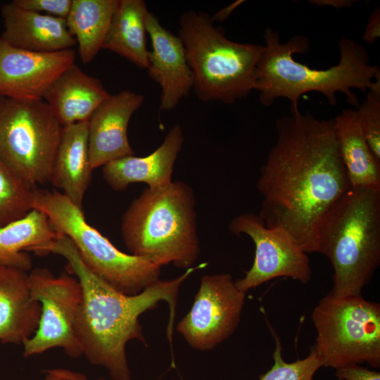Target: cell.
<instances>
[{
	"mask_svg": "<svg viewBox=\"0 0 380 380\" xmlns=\"http://www.w3.org/2000/svg\"><path fill=\"white\" fill-rule=\"evenodd\" d=\"M277 140L256 186L258 215L286 231L306 253L317 252V230L327 211L352 187L340 156L334 119L290 110L276 121Z\"/></svg>",
	"mask_w": 380,
	"mask_h": 380,
	"instance_id": "obj_1",
	"label": "cell"
},
{
	"mask_svg": "<svg viewBox=\"0 0 380 380\" xmlns=\"http://www.w3.org/2000/svg\"><path fill=\"white\" fill-rule=\"evenodd\" d=\"M60 255L67 260L65 271L78 279L82 301L75 323V334L82 355L93 365L105 368L113 380H132L126 355V345L139 341L146 347L139 317L160 301L168 303L170 317L168 338L175 317L179 290L191 274L207 265L202 263L186 270L171 280L158 279L141 293L123 294L96 276L86 266L72 241L60 234L37 252Z\"/></svg>",
	"mask_w": 380,
	"mask_h": 380,
	"instance_id": "obj_2",
	"label": "cell"
},
{
	"mask_svg": "<svg viewBox=\"0 0 380 380\" xmlns=\"http://www.w3.org/2000/svg\"><path fill=\"white\" fill-rule=\"evenodd\" d=\"M264 39L265 45L255 68L254 89L260 92V101L265 106L282 97L291 101V110H298L300 96L311 91L322 94L334 106L339 91L357 109L359 100L352 89L367 93L380 75L379 67L370 64L367 49L353 39L341 38L338 42V63L325 70L312 69L293 58V54L310 49V41L305 36L294 35L281 43L279 32L267 27Z\"/></svg>",
	"mask_w": 380,
	"mask_h": 380,
	"instance_id": "obj_3",
	"label": "cell"
},
{
	"mask_svg": "<svg viewBox=\"0 0 380 380\" xmlns=\"http://www.w3.org/2000/svg\"><path fill=\"white\" fill-rule=\"evenodd\" d=\"M121 234L131 255L160 267H193L201 251L193 189L176 180L144 189L123 214Z\"/></svg>",
	"mask_w": 380,
	"mask_h": 380,
	"instance_id": "obj_4",
	"label": "cell"
},
{
	"mask_svg": "<svg viewBox=\"0 0 380 380\" xmlns=\"http://www.w3.org/2000/svg\"><path fill=\"white\" fill-rule=\"evenodd\" d=\"M317 252L333 266L336 297L361 295L380 263V189L351 188L322 219Z\"/></svg>",
	"mask_w": 380,
	"mask_h": 380,
	"instance_id": "obj_5",
	"label": "cell"
},
{
	"mask_svg": "<svg viewBox=\"0 0 380 380\" xmlns=\"http://www.w3.org/2000/svg\"><path fill=\"white\" fill-rule=\"evenodd\" d=\"M178 36L193 74V89L201 101L233 104L254 89L264 46L227 39L208 13L193 10L181 15Z\"/></svg>",
	"mask_w": 380,
	"mask_h": 380,
	"instance_id": "obj_6",
	"label": "cell"
},
{
	"mask_svg": "<svg viewBox=\"0 0 380 380\" xmlns=\"http://www.w3.org/2000/svg\"><path fill=\"white\" fill-rule=\"evenodd\" d=\"M34 209L44 213L53 229L72 241L89 270L116 291L137 295L160 279L161 267L118 250L63 193L36 188Z\"/></svg>",
	"mask_w": 380,
	"mask_h": 380,
	"instance_id": "obj_7",
	"label": "cell"
},
{
	"mask_svg": "<svg viewBox=\"0 0 380 380\" xmlns=\"http://www.w3.org/2000/svg\"><path fill=\"white\" fill-rule=\"evenodd\" d=\"M312 320L317 331L312 348L322 366L335 369L367 362L380 367V304L361 295L328 293L315 306Z\"/></svg>",
	"mask_w": 380,
	"mask_h": 380,
	"instance_id": "obj_8",
	"label": "cell"
},
{
	"mask_svg": "<svg viewBox=\"0 0 380 380\" xmlns=\"http://www.w3.org/2000/svg\"><path fill=\"white\" fill-rule=\"evenodd\" d=\"M63 128L44 99L0 97V160L32 189L51 182Z\"/></svg>",
	"mask_w": 380,
	"mask_h": 380,
	"instance_id": "obj_9",
	"label": "cell"
},
{
	"mask_svg": "<svg viewBox=\"0 0 380 380\" xmlns=\"http://www.w3.org/2000/svg\"><path fill=\"white\" fill-rule=\"evenodd\" d=\"M32 298L41 305L37 329L23 345L29 357L59 348L69 357L82 355L75 334L76 316L82 301V289L68 272L56 277L49 270L37 267L29 273Z\"/></svg>",
	"mask_w": 380,
	"mask_h": 380,
	"instance_id": "obj_10",
	"label": "cell"
},
{
	"mask_svg": "<svg viewBox=\"0 0 380 380\" xmlns=\"http://www.w3.org/2000/svg\"><path fill=\"white\" fill-rule=\"evenodd\" d=\"M246 293L236 286L228 273L201 277L189 312L177 331L194 349L207 351L227 339L241 319Z\"/></svg>",
	"mask_w": 380,
	"mask_h": 380,
	"instance_id": "obj_11",
	"label": "cell"
},
{
	"mask_svg": "<svg viewBox=\"0 0 380 380\" xmlns=\"http://www.w3.org/2000/svg\"><path fill=\"white\" fill-rule=\"evenodd\" d=\"M229 230L235 235H248L255 248L252 267L244 277L234 281L241 291L246 293L281 277H290L303 284L310 281L312 270L308 254L282 228H269L258 215L246 213L231 220Z\"/></svg>",
	"mask_w": 380,
	"mask_h": 380,
	"instance_id": "obj_12",
	"label": "cell"
},
{
	"mask_svg": "<svg viewBox=\"0 0 380 380\" xmlns=\"http://www.w3.org/2000/svg\"><path fill=\"white\" fill-rule=\"evenodd\" d=\"M73 49L40 53L13 47L0 39V97L43 99L55 80L75 63Z\"/></svg>",
	"mask_w": 380,
	"mask_h": 380,
	"instance_id": "obj_13",
	"label": "cell"
},
{
	"mask_svg": "<svg viewBox=\"0 0 380 380\" xmlns=\"http://www.w3.org/2000/svg\"><path fill=\"white\" fill-rule=\"evenodd\" d=\"M144 101L142 94L122 90L110 94L88 120L89 163L92 170L106 163L134 156L127 128L133 113Z\"/></svg>",
	"mask_w": 380,
	"mask_h": 380,
	"instance_id": "obj_14",
	"label": "cell"
},
{
	"mask_svg": "<svg viewBox=\"0 0 380 380\" xmlns=\"http://www.w3.org/2000/svg\"><path fill=\"white\" fill-rule=\"evenodd\" d=\"M146 27L152 46L148 51V73L161 89L160 110H172L193 89V74L178 35L165 28L150 11Z\"/></svg>",
	"mask_w": 380,
	"mask_h": 380,
	"instance_id": "obj_15",
	"label": "cell"
},
{
	"mask_svg": "<svg viewBox=\"0 0 380 380\" xmlns=\"http://www.w3.org/2000/svg\"><path fill=\"white\" fill-rule=\"evenodd\" d=\"M183 142L182 129L175 125L153 153L145 157L130 156L110 161L102 167L103 177L117 191L137 182L152 189L166 186L172 182L174 165Z\"/></svg>",
	"mask_w": 380,
	"mask_h": 380,
	"instance_id": "obj_16",
	"label": "cell"
},
{
	"mask_svg": "<svg viewBox=\"0 0 380 380\" xmlns=\"http://www.w3.org/2000/svg\"><path fill=\"white\" fill-rule=\"evenodd\" d=\"M4 31L0 39L25 51L50 53L72 49L77 44L65 19L27 11L12 1L1 9Z\"/></svg>",
	"mask_w": 380,
	"mask_h": 380,
	"instance_id": "obj_17",
	"label": "cell"
},
{
	"mask_svg": "<svg viewBox=\"0 0 380 380\" xmlns=\"http://www.w3.org/2000/svg\"><path fill=\"white\" fill-rule=\"evenodd\" d=\"M40 303L30 291L29 273L0 264V343L23 345L37 329Z\"/></svg>",
	"mask_w": 380,
	"mask_h": 380,
	"instance_id": "obj_18",
	"label": "cell"
},
{
	"mask_svg": "<svg viewBox=\"0 0 380 380\" xmlns=\"http://www.w3.org/2000/svg\"><path fill=\"white\" fill-rule=\"evenodd\" d=\"M109 95L100 80L84 73L75 63L55 80L43 99L65 127L88 121Z\"/></svg>",
	"mask_w": 380,
	"mask_h": 380,
	"instance_id": "obj_19",
	"label": "cell"
},
{
	"mask_svg": "<svg viewBox=\"0 0 380 380\" xmlns=\"http://www.w3.org/2000/svg\"><path fill=\"white\" fill-rule=\"evenodd\" d=\"M92 171L89 163L88 121L63 127L53 163L51 182L82 209Z\"/></svg>",
	"mask_w": 380,
	"mask_h": 380,
	"instance_id": "obj_20",
	"label": "cell"
},
{
	"mask_svg": "<svg viewBox=\"0 0 380 380\" xmlns=\"http://www.w3.org/2000/svg\"><path fill=\"white\" fill-rule=\"evenodd\" d=\"M334 127L351 187L380 189V162L367 142L357 109L343 110L334 119Z\"/></svg>",
	"mask_w": 380,
	"mask_h": 380,
	"instance_id": "obj_21",
	"label": "cell"
},
{
	"mask_svg": "<svg viewBox=\"0 0 380 380\" xmlns=\"http://www.w3.org/2000/svg\"><path fill=\"white\" fill-rule=\"evenodd\" d=\"M59 235L46 215L33 209L25 217L0 227V264L28 272L32 262L27 251L36 253Z\"/></svg>",
	"mask_w": 380,
	"mask_h": 380,
	"instance_id": "obj_22",
	"label": "cell"
},
{
	"mask_svg": "<svg viewBox=\"0 0 380 380\" xmlns=\"http://www.w3.org/2000/svg\"><path fill=\"white\" fill-rule=\"evenodd\" d=\"M143 0H120L109 25L102 49L113 51L140 68H148L146 18Z\"/></svg>",
	"mask_w": 380,
	"mask_h": 380,
	"instance_id": "obj_23",
	"label": "cell"
},
{
	"mask_svg": "<svg viewBox=\"0 0 380 380\" xmlns=\"http://www.w3.org/2000/svg\"><path fill=\"white\" fill-rule=\"evenodd\" d=\"M120 0H72L65 18L68 29L78 44L83 63L91 62L103 43Z\"/></svg>",
	"mask_w": 380,
	"mask_h": 380,
	"instance_id": "obj_24",
	"label": "cell"
},
{
	"mask_svg": "<svg viewBox=\"0 0 380 380\" xmlns=\"http://www.w3.org/2000/svg\"><path fill=\"white\" fill-rule=\"evenodd\" d=\"M0 160V227L34 209V190Z\"/></svg>",
	"mask_w": 380,
	"mask_h": 380,
	"instance_id": "obj_25",
	"label": "cell"
},
{
	"mask_svg": "<svg viewBox=\"0 0 380 380\" xmlns=\"http://www.w3.org/2000/svg\"><path fill=\"white\" fill-rule=\"evenodd\" d=\"M270 329L276 343L273 353L274 364L270 369L260 376V380H312L316 372L322 367L314 350L311 348L305 358L286 362L281 355L280 339Z\"/></svg>",
	"mask_w": 380,
	"mask_h": 380,
	"instance_id": "obj_26",
	"label": "cell"
},
{
	"mask_svg": "<svg viewBox=\"0 0 380 380\" xmlns=\"http://www.w3.org/2000/svg\"><path fill=\"white\" fill-rule=\"evenodd\" d=\"M357 110L367 142L380 162V75L367 90L366 99Z\"/></svg>",
	"mask_w": 380,
	"mask_h": 380,
	"instance_id": "obj_27",
	"label": "cell"
},
{
	"mask_svg": "<svg viewBox=\"0 0 380 380\" xmlns=\"http://www.w3.org/2000/svg\"><path fill=\"white\" fill-rule=\"evenodd\" d=\"M14 4L23 9L65 19L72 0H14Z\"/></svg>",
	"mask_w": 380,
	"mask_h": 380,
	"instance_id": "obj_28",
	"label": "cell"
},
{
	"mask_svg": "<svg viewBox=\"0 0 380 380\" xmlns=\"http://www.w3.org/2000/svg\"><path fill=\"white\" fill-rule=\"evenodd\" d=\"M336 376L341 380H380V373L358 365H351L336 369Z\"/></svg>",
	"mask_w": 380,
	"mask_h": 380,
	"instance_id": "obj_29",
	"label": "cell"
},
{
	"mask_svg": "<svg viewBox=\"0 0 380 380\" xmlns=\"http://www.w3.org/2000/svg\"><path fill=\"white\" fill-rule=\"evenodd\" d=\"M380 37V8H374L369 15L362 35V39L372 44Z\"/></svg>",
	"mask_w": 380,
	"mask_h": 380,
	"instance_id": "obj_30",
	"label": "cell"
},
{
	"mask_svg": "<svg viewBox=\"0 0 380 380\" xmlns=\"http://www.w3.org/2000/svg\"><path fill=\"white\" fill-rule=\"evenodd\" d=\"M43 372H50L56 376L65 378L69 380H89L88 377L83 373L72 371L67 369L56 368L43 369ZM96 380H106L103 377H100Z\"/></svg>",
	"mask_w": 380,
	"mask_h": 380,
	"instance_id": "obj_31",
	"label": "cell"
},
{
	"mask_svg": "<svg viewBox=\"0 0 380 380\" xmlns=\"http://www.w3.org/2000/svg\"><path fill=\"white\" fill-rule=\"evenodd\" d=\"M243 2L244 1L243 0H237L229 4L226 7L219 10L213 16H210L211 20L213 23L224 22L229 18V16L232 13V12Z\"/></svg>",
	"mask_w": 380,
	"mask_h": 380,
	"instance_id": "obj_32",
	"label": "cell"
},
{
	"mask_svg": "<svg viewBox=\"0 0 380 380\" xmlns=\"http://www.w3.org/2000/svg\"><path fill=\"white\" fill-rule=\"evenodd\" d=\"M310 4L317 6H329L336 8H343L350 7L356 1L350 0H311L309 1Z\"/></svg>",
	"mask_w": 380,
	"mask_h": 380,
	"instance_id": "obj_33",
	"label": "cell"
},
{
	"mask_svg": "<svg viewBox=\"0 0 380 380\" xmlns=\"http://www.w3.org/2000/svg\"><path fill=\"white\" fill-rule=\"evenodd\" d=\"M42 372L46 374L45 377L44 378V380H69V379H67L65 378L56 376V375H55L53 374H51L50 372H43V371H42Z\"/></svg>",
	"mask_w": 380,
	"mask_h": 380,
	"instance_id": "obj_34",
	"label": "cell"
},
{
	"mask_svg": "<svg viewBox=\"0 0 380 380\" xmlns=\"http://www.w3.org/2000/svg\"><path fill=\"white\" fill-rule=\"evenodd\" d=\"M338 380H341V379H338Z\"/></svg>",
	"mask_w": 380,
	"mask_h": 380,
	"instance_id": "obj_35",
	"label": "cell"
}]
</instances>
